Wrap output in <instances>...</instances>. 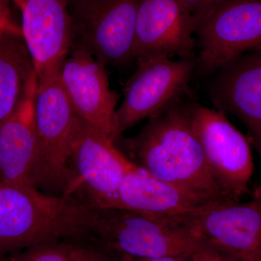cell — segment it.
Returning <instances> with one entry per match:
<instances>
[{"instance_id": "7c38bea8", "label": "cell", "mask_w": 261, "mask_h": 261, "mask_svg": "<svg viewBox=\"0 0 261 261\" xmlns=\"http://www.w3.org/2000/svg\"><path fill=\"white\" fill-rule=\"evenodd\" d=\"M21 14L22 36L38 82L58 75L72 46L68 0H11Z\"/></svg>"}, {"instance_id": "5b68a950", "label": "cell", "mask_w": 261, "mask_h": 261, "mask_svg": "<svg viewBox=\"0 0 261 261\" xmlns=\"http://www.w3.org/2000/svg\"><path fill=\"white\" fill-rule=\"evenodd\" d=\"M66 199L29 185L0 184V261L36 244L69 237Z\"/></svg>"}, {"instance_id": "277c9868", "label": "cell", "mask_w": 261, "mask_h": 261, "mask_svg": "<svg viewBox=\"0 0 261 261\" xmlns=\"http://www.w3.org/2000/svg\"><path fill=\"white\" fill-rule=\"evenodd\" d=\"M34 108L39 144L32 184L48 195L60 194L62 197L68 181L70 142L76 116L62 87L59 73L38 82Z\"/></svg>"}, {"instance_id": "ffe728a7", "label": "cell", "mask_w": 261, "mask_h": 261, "mask_svg": "<svg viewBox=\"0 0 261 261\" xmlns=\"http://www.w3.org/2000/svg\"><path fill=\"white\" fill-rule=\"evenodd\" d=\"M187 261H238L217 249L202 243L188 256Z\"/></svg>"}, {"instance_id": "e0dca14e", "label": "cell", "mask_w": 261, "mask_h": 261, "mask_svg": "<svg viewBox=\"0 0 261 261\" xmlns=\"http://www.w3.org/2000/svg\"><path fill=\"white\" fill-rule=\"evenodd\" d=\"M38 85L37 72L22 33L0 35V126Z\"/></svg>"}, {"instance_id": "9c48e42d", "label": "cell", "mask_w": 261, "mask_h": 261, "mask_svg": "<svg viewBox=\"0 0 261 261\" xmlns=\"http://www.w3.org/2000/svg\"><path fill=\"white\" fill-rule=\"evenodd\" d=\"M190 112L214 181L228 200L240 201L250 193L254 173L250 140L222 111L191 103Z\"/></svg>"}, {"instance_id": "5bb4252c", "label": "cell", "mask_w": 261, "mask_h": 261, "mask_svg": "<svg viewBox=\"0 0 261 261\" xmlns=\"http://www.w3.org/2000/svg\"><path fill=\"white\" fill-rule=\"evenodd\" d=\"M195 20L181 0H140L135 59L153 55L195 56Z\"/></svg>"}, {"instance_id": "ba28073f", "label": "cell", "mask_w": 261, "mask_h": 261, "mask_svg": "<svg viewBox=\"0 0 261 261\" xmlns=\"http://www.w3.org/2000/svg\"><path fill=\"white\" fill-rule=\"evenodd\" d=\"M195 20V73L202 76L261 47V0H223Z\"/></svg>"}, {"instance_id": "52a82bcc", "label": "cell", "mask_w": 261, "mask_h": 261, "mask_svg": "<svg viewBox=\"0 0 261 261\" xmlns=\"http://www.w3.org/2000/svg\"><path fill=\"white\" fill-rule=\"evenodd\" d=\"M114 119V142L139 122L158 114L186 94L196 70V57L171 59L167 55L137 58Z\"/></svg>"}, {"instance_id": "603a6c76", "label": "cell", "mask_w": 261, "mask_h": 261, "mask_svg": "<svg viewBox=\"0 0 261 261\" xmlns=\"http://www.w3.org/2000/svg\"><path fill=\"white\" fill-rule=\"evenodd\" d=\"M190 255H180V256L160 257V258L154 259H139V260H132L130 261H187Z\"/></svg>"}, {"instance_id": "7402d4cb", "label": "cell", "mask_w": 261, "mask_h": 261, "mask_svg": "<svg viewBox=\"0 0 261 261\" xmlns=\"http://www.w3.org/2000/svg\"><path fill=\"white\" fill-rule=\"evenodd\" d=\"M182 3L191 12L195 20L205 14L211 8L223 0H181Z\"/></svg>"}, {"instance_id": "44dd1931", "label": "cell", "mask_w": 261, "mask_h": 261, "mask_svg": "<svg viewBox=\"0 0 261 261\" xmlns=\"http://www.w3.org/2000/svg\"><path fill=\"white\" fill-rule=\"evenodd\" d=\"M11 0H0V35L5 33H22L20 25L15 21L11 7Z\"/></svg>"}, {"instance_id": "8fae6325", "label": "cell", "mask_w": 261, "mask_h": 261, "mask_svg": "<svg viewBox=\"0 0 261 261\" xmlns=\"http://www.w3.org/2000/svg\"><path fill=\"white\" fill-rule=\"evenodd\" d=\"M59 79L75 116L114 142L119 95L110 87L106 65L88 51L72 47Z\"/></svg>"}, {"instance_id": "d6986e66", "label": "cell", "mask_w": 261, "mask_h": 261, "mask_svg": "<svg viewBox=\"0 0 261 261\" xmlns=\"http://www.w3.org/2000/svg\"><path fill=\"white\" fill-rule=\"evenodd\" d=\"M69 261H130L87 238L70 239Z\"/></svg>"}, {"instance_id": "2e32d148", "label": "cell", "mask_w": 261, "mask_h": 261, "mask_svg": "<svg viewBox=\"0 0 261 261\" xmlns=\"http://www.w3.org/2000/svg\"><path fill=\"white\" fill-rule=\"evenodd\" d=\"M34 94L0 126V184L33 186L31 177L39 144Z\"/></svg>"}, {"instance_id": "7a4b0ae2", "label": "cell", "mask_w": 261, "mask_h": 261, "mask_svg": "<svg viewBox=\"0 0 261 261\" xmlns=\"http://www.w3.org/2000/svg\"><path fill=\"white\" fill-rule=\"evenodd\" d=\"M67 221L72 239H92L129 260L188 255L202 244L190 226L174 220L70 199Z\"/></svg>"}, {"instance_id": "9a60e30c", "label": "cell", "mask_w": 261, "mask_h": 261, "mask_svg": "<svg viewBox=\"0 0 261 261\" xmlns=\"http://www.w3.org/2000/svg\"><path fill=\"white\" fill-rule=\"evenodd\" d=\"M206 204L208 203L158 179L133 163L116 195L106 207L137 211L174 220L188 226L190 218Z\"/></svg>"}, {"instance_id": "8992f818", "label": "cell", "mask_w": 261, "mask_h": 261, "mask_svg": "<svg viewBox=\"0 0 261 261\" xmlns=\"http://www.w3.org/2000/svg\"><path fill=\"white\" fill-rule=\"evenodd\" d=\"M140 0H68L72 47L88 51L103 65L135 59Z\"/></svg>"}, {"instance_id": "6da1fadb", "label": "cell", "mask_w": 261, "mask_h": 261, "mask_svg": "<svg viewBox=\"0 0 261 261\" xmlns=\"http://www.w3.org/2000/svg\"><path fill=\"white\" fill-rule=\"evenodd\" d=\"M190 105L180 97L148 118L137 135L123 140L127 158L154 177L205 203L231 201L211 175L192 124Z\"/></svg>"}, {"instance_id": "ac0fdd59", "label": "cell", "mask_w": 261, "mask_h": 261, "mask_svg": "<svg viewBox=\"0 0 261 261\" xmlns=\"http://www.w3.org/2000/svg\"><path fill=\"white\" fill-rule=\"evenodd\" d=\"M70 247L68 240H50L10 254L4 261H69Z\"/></svg>"}, {"instance_id": "30bf717a", "label": "cell", "mask_w": 261, "mask_h": 261, "mask_svg": "<svg viewBox=\"0 0 261 261\" xmlns=\"http://www.w3.org/2000/svg\"><path fill=\"white\" fill-rule=\"evenodd\" d=\"M201 243L238 261H261V186L245 202L201 206L188 221Z\"/></svg>"}, {"instance_id": "4fadbf2b", "label": "cell", "mask_w": 261, "mask_h": 261, "mask_svg": "<svg viewBox=\"0 0 261 261\" xmlns=\"http://www.w3.org/2000/svg\"><path fill=\"white\" fill-rule=\"evenodd\" d=\"M214 73L209 94L215 107L243 122L261 159V47L237 57Z\"/></svg>"}, {"instance_id": "3957f363", "label": "cell", "mask_w": 261, "mask_h": 261, "mask_svg": "<svg viewBox=\"0 0 261 261\" xmlns=\"http://www.w3.org/2000/svg\"><path fill=\"white\" fill-rule=\"evenodd\" d=\"M132 165L111 138L76 116L70 142L68 181L62 197L106 207Z\"/></svg>"}]
</instances>
